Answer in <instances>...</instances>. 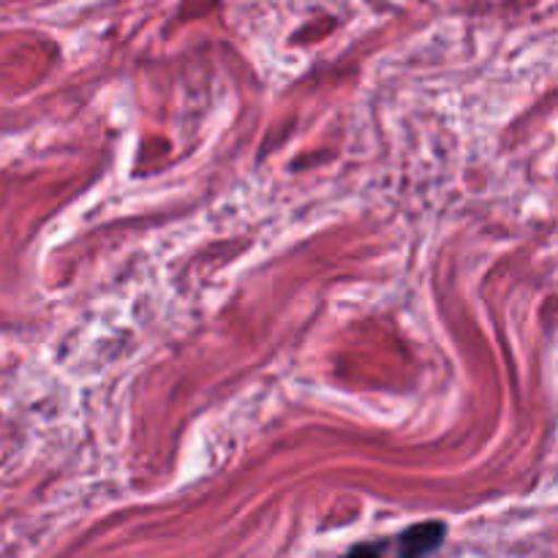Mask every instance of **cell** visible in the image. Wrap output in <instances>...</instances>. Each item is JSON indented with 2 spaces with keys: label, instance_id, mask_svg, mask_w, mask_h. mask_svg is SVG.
Masks as SVG:
<instances>
[{
  "label": "cell",
  "instance_id": "obj_1",
  "mask_svg": "<svg viewBox=\"0 0 558 558\" xmlns=\"http://www.w3.org/2000/svg\"><path fill=\"white\" fill-rule=\"evenodd\" d=\"M445 534L447 526L439 521L417 523V526L407 529L398 539V558H428L445 543Z\"/></svg>",
  "mask_w": 558,
  "mask_h": 558
},
{
  "label": "cell",
  "instance_id": "obj_2",
  "mask_svg": "<svg viewBox=\"0 0 558 558\" xmlns=\"http://www.w3.org/2000/svg\"><path fill=\"white\" fill-rule=\"evenodd\" d=\"M385 548H387V543H363V545H357V548L349 550V554L341 556V558H381Z\"/></svg>",
  "mask_w": 558,
  "mask_h": 558
}]
</instances>
